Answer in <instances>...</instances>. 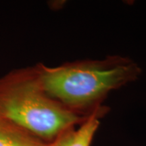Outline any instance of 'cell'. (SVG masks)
<instances>
[{
  "label": "cell",
  "instance_id": "cell-1",
  "mask_svg": "<svg viewBox=\"0 0 146 146\" xmlns=\"http://www.w3.org/2000/svg\"><path fill=\"white\" fill-rule=\"evenodd\" d=\"M49 96L67 108L89 115L100 108L111 91L135 80L139 69L127 58H108L68 63L54 68L35 67Z\"/></svg>",
  "mask_w": 146,
  "mask_h": 146
},
{
  "label": "cell",
  "instance_id": "cell-2",
  "mask_svg": "<svg viewBox=\"0 0 146 146\" xmlns=\"http://www.w3.org/2000/svg\"><path fill=\"white\" fill-rule=\"evenodd\" d=\"M0 111L16 125L50 142L89 115L70 110L49 96L36 68L17 71L0 80Z\"/></svg>",
  "mask_w": 146,
  "mask_h": 146
},
{
  "label": "cell",
  "instance_id": "cell-3",
  "mask_svg": "<svg viewBox=\"0 0 146 146\" xmlns=\"http://www.w3.org/2000/svg\"><path fill=\"white\" fill-rule=\"evenodd\" d=\"M47 144L16 125L0 111V146H47Z\"/></svg>",
  "mask_w": 146,
  "mask_h": 146
},
{
  "label": "cell",
  "instance_id": "cell-4",
  "mask_svg": "<svg viewBox=\"0 0 146 146\" xmlns=\"http://www.w3.org/2000/svg\"><path fill=\"white\" fill-rule=\"evenodd\" d=\"M104 110H96L87 116L77 130H74L68 146H91L100 125V118Z\"/></svg>",
  "mask_w": 146,
  "mask_h": 146
},
{
  "label": "cell",
  "instance_id": "cell-5",
  "mask_svg": "<svg viewBox=\"0 0 146 146\" xmlns=\"http://www.w3.org/2000/svg\"><path fill=\"white\" fill-rule=\"evenodd\" d=\"M74 130V128L72 127L64 131L54 140L47 144V146H68Z\"/></svg>",
  "mask_w": 146,
  "mask_h": 146
}]
</instances>
